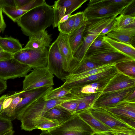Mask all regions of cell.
<instances>
[{
  "label": "cell",
  "instance_id": "cell-1",
  "mask_svg": "<svg viewBox=\"0 0 135 135\" xmlns=\"http://www.w3.org/2000/svg\"><path fill=\"white\" fill-rule=\"evenodd\" d=\"M53 20V6L46 3L28 11L16 22L23 33L30 37L45 30L52 24Z\"/></svg>",
  "mask_w": 135,
  "mask_h": 135
},
{
  "label": "cell",
  "instance_id": "cell-2",
  "mask_svg": "<svg viewBox=\"0 0 135 135\" xmlns=\"http://www.w3.org/2000/svg\"><path fill=\"white\" fill-rule=\"evenodd\" d=\"M43 97L35 101L17 118L21 122V129L31 131L32 124L36 119L44 116L46 112L51 109L63 102L71 101L73 99L71 94L48 101L45 100Z\"/></svg>",
  "mask_w": 135,
  "mask_h": 135
},
{
  "label": "cell",
  "instance_id": "cell-3",
  "mask_svg": "<svg viewBox=\"0 0 135 135\" xmlns=\"http://www.w3.org/2000/svg\"><path fill=\"white\" fill-rule=\"evenodd\" d=\"M51 135H93L94 132L77 114L48 131Z\"/></svg>",
  "mask_w": 135,
  "mask_h": 135
},
{
  "label": "cell",
  "instance_id": "cell-4",
  "mask_svg": "<svg viewBox=\"0 0 135 135\" xmlns=\"http://www.w3.org/2000/svg\"><path fill=\"white\" fill-rule=\"evenodd\" d=\"M54 75L47 67L36 68L25 77L23 90L28 91L38 88L52 86Z\"/></svg>",
  "mask_w": 135,
  "mask_h": 135
},
{
  "label": "cell",
  "instance_id": "cell-5",
  "mask_svg": "<svg viewBox=\"0 0 135 135\" xmlns=\"http://www.w3.org/2000/svg\"><path fill=\"white\" fill-rule=\"evenodd\" d=\"M48 50L44 49L34 50L23 48L13 54V57L20 62L33 69L47 66Z\"/></svg>",
  "mask_w": 135,
  "mask_h": 135
},
{
  "label": "cell",
  "instance_id": "cell-6",
  "mask_svg": "<svg viewBox=\"0 0 135 135\" xmlns=\"http://www.w3.org/2000/svg\"><path fill=\"white\" fill-rule=\"evenodd\" d=\"M135 91V87L117 91L101 93L95 99L91 108H105L126 100Z\"/></svg>",
  "mask_w": 135,
  "mask_h": 135
},
{
  "label": "cell",
  "instance_id": "cell-7",
  "mask_svg": "<svg viewBox=\"0 0 135 135\" xmlns=\"http://www.w3.org/2000/svg\"><path fill=\"white\" fill-rule=\"evenodd\" d=\"M32 68L20 62L13 57L0 61V78L6 80L9 79L25 76Z\"/></svg>",
  "mask_w": 135,
  "mask_h": 135
},
{
  "label": "cell",
  "instance_id": "cell-8",
  "mask_svg": "<svg viewBox=\"0 0 135 135\" xmlns=\"http://www.w3.org/2000/svg\"><path fill=\"white\" fill-rule=\"evenodd\" d=\"M46 67L52 74L63 81H65L69 74L63 69V58L56 40L50 46L48 50Z\"/></svg>",
  "mask_w": 135,
  "mask_h": 135
},
{
  "label": "cell",
  "instance_id": "cell-9",
  "mask_svg": "<svg viewBox=\"0 0 135 135\" xmlns=\"http://www.w3.org/2000/svg\"><path fill=\"white\" fill-rule=\"evenodd\" d=\"M53 89L52 86L41 88L26 91L22 90L21 93L22 99L16 107L13 115L9 119L12 121L17 118L35 101Z\"/></svg>",
  "mask_w": 135,
  "mask_h": 135
},
{
  "label": "cell",
  "instance_id": "cell-10",
  "mask_svg": "<svg viewBox=\"0 0 135 135\" xmlns=\"http://www.w3.org/2000/svg\"><path fill=\"white\" fill-rule=\"evenodd\" d=\"M91 114L111 129H135L126 121L102 108H89Z\"/></svg>",
  "mask_w": 135,
  "mask_h": 135
},
{
  "label": "cell",
  "instance_id": "cell-11",
  "mask_svg": "<svg viewBox=\"0 0 135 135\" xmlns=\"http://www.w3.org/2000/svg\"><path fill=\"white\" fill-rule=\"evenodd\" d=\"M103 109L124 120L135 128V102L124 100L111 107Z\"/></svg>",
  "mask_w": 135,
  "mask_h": 135
},
{
  "label": "cell",
  "instance_id": "cell-12",
  "mask_svg": "<svg viewBox=\"0 0 135 135\" xmlns=\"http://www.w3.org/2000/svg\"><path fill=\"white\" fill-rule=\"evenodd\" d=\"M118 72L114 65L104 71L80 79L65 82L62 85L64 87L69 89L74 86L88 84L111 78Z\"/></svg>",
  "mask_w": 135,
  "mask_h": 135
},
{
  "label": "cell",
  "instance_id": "cell-13",
  "mask_svg": "<svg viewBox=\"0 0 135 135\" xmlns=\"http://www.w3.org/2000/svg\"><path fill=\"white\" fill-rule=\"evenodd\" d=\"M120 13L107 15L87 19L84 32L87 33H94L99 35L102 31L112 22Z\"/></svg>",
  "mask_w": 135,
  "mask_h": 135
},
{
  "label": "cell",
  "instance_id": "cell-14",
  "mask_svg": "<svg viewBox=\"0 0 135 135\" xmlns=\"http://www.w3.org/2000/svg\"><path fill=\"white\" fill-rule=\"evenodd\" d=\"M111 78L88 84L74 86L69 89L71 94L79 97L102 93Z\"/></svg>",
  "mask_w": 135,
  "mask_h": 135
},
{
  "label": "cell",
  "instance_id": "cell-15",
  "mask_svg": "<svg viewBox=\"0 0 135 135\" xmlns=\"http://www.w3.org/2000/svg\"><path fill=\"white\" fill-rule=\"evenodd\" d=\"M63 60V68L69 73L74 57L67 34L60 33L56 40Z\"/></svg>",
  "mask_w": 135,
  "mask_h": 135
},
{
  "label": "cell",
  "instance_id": "cell-16",
  "mask_svg": "<svg viewBox=\"0 0 135 135\" xmlns=\"http://www.w3.org/2000/svg\"><path fill=\"white\" fill-rule=\"evenodd\" d=\"M135 87V78L119 71L109 80L102 92L117 91Z\"/></svg>",
  "mask_w": 135,
  "mask_h": 135
},
{
  "label": "cell",
  "instance_id": "cell-17",
  "mask_svg": "<svg viewBox=\"0 0 135 135\" xmlns=\"http://www.w3.org/2000/svg\"><path fill=\"white\" fill-rule=\"evenodd\" d=\"M52 41L50 36L45 30L29 37V40L25 47L26 49L41 50L50 46Z\"/></svg>",
  "mask_w": 135,
  "mask_h": 135
},
{
  "label": "cell",
  "instance_id": "cell-18",
  "mask_svg": "<svg viewBox=\"0 0 135 135\" xmlns=\"http://www.w3.org/2000/svg\"><path fill=\"white\" fill-rule=\"evenodd\" d=\"M127 7L114 6H87L83 12L85 18L88 19L118 13H121Z\"/></svg>",
  "mask_w": 135,
  "mask_h": 135
},
{
  "label": "cell",
  "instance_id": "cell-19",
  "mask_svg": "<svg viewBox=\"0 0 135 135\" xmlns=\"http://www.w3.org/2000/svg\"><path fill=\"white\" fill-rule=\"evenodd\" d=\"M88 58L91 61L102 65L111 63H115V64L121 61L131 59L118 51L98 54Z\"/></svg>",
  "mask_w": 135,
  "mask_h": 135
},
{
  "label": "cell",
  "instance_id": "cell-20",
  "mask_svg": "<svg viewBox=\"0 0 135 135\" xmlns=\"http://www.w3.org/2000/svg\"><path fill=\"white\" fill-rule=\"evenodd\" d=\"M106 36L133 46L132 44L135 42V28H115L108 33Z\"/></svg>",
  "mask_w": 135,
  "mask_h": 135
},
{
  "label": "cell",
  "instance_id": "cell-21",
  "mask_svg": "<svg viewBox=\"0 0 135 135\" xmlns=\"http://www.w3.org/2000/svg\"><path fill=\"white\" fill-rule=\"evenodd\" d=\"M115 51H118L104 40L103 36L99 35L92 43L84 57L88 58L95 54L104 52Z\"/></svg>",
  "mask_w": 135,
  "mask_h": 135
},
{
  "label": "cell",
  "instance_id": "cell-22",
  "mask_svg": "<svg viewBox=\"0 0 135 135\" xmlns=\"http://www.w3.org/2000/svg\"><path fill=\"white\" fill-rule=\"evenodd\" d=\"M89 109L77 114L90 126L94 133L106 132L111 130L110 128L94 117Z\"/></svg>",
  "mask_w": 135,
  "mask_h": 135
},
{
  "label": "cell",
  "instance_id": "cell-23",
  "mask_svg": "<svg viewBox=\"0 0 135 135\" xmlns=\"http://www.w3.org/2000/svg\"><path fill=\"white\" fill-rule=\"evenodd\" d=\"M104 40L118 51L129 57L135 60V48L131 44L119 41L107 37L103 36Z\"/></svg>",
  "mask_w": 135,
  "mask_h": 135
},
{
  "label": "cell",
  "instance_id": "cell-24",
  "mask_svg": "<svg viewBox=\"0 0 135 135\" xmlns=\"http://www.w3.org/2000/svg\"><path fill=\"white\" fill-rule=\"evenodd\" d=\"M72 115L70 112L59 105L46 112L44 116L57 120L60 124L69 119Z\"/></svg>",
  "mask_w": 135,
  "mask_h": 135
},
{
  "label": "cell",
  "instance_id": "cell-25",
  "mask_svg": "<svg viewBox=\"0 0 135 135\" xmlns=\"http://www.w3.org/2000/svg\"><path fill=\"white\" fill-rule=\"evenodd\" d=\"M86 21L87 19L81 27L68 34L73 54L83 43V36L85 30Z\"/></svg>",
  "mask_w": 135,
  "mask_h": 135
},
{
  "label": "cell",
  "instance_id": "cell-26",
  "mask_svg": "<svg viewBox=\"0 0 135 135\" xmlns=\"http://www.w3.org/2000/svg\"><path fill=\"white\" fill-rule=\"evenodd\" d=\"M94 33H87L83 37V43L73 54L74 58L80 62L84 59L85 54L93 42L99 35Z\"/></svg>",
  "mask_w": 135,
  "mask_h": 135
},
{
  "label": "cell",
  "instance_id": "cell-27",
  "mask_svg": "<svg viewBox=\"0 0 135 135\" xmlns=\"http://www.w3.org/2000/svg\"><path fill=\"white\" fill-rule=\"evenodd\" d=\"M0 47L4 51L12 54L23 49L19 40L11 36L0 37Z\"/></svg>",
  "mask_w": 135,
  "mask_h": 135
},
{
  "label": "cell",
  "instance_id": "cell-28",
  "mask_svg": "<svg viewBox=\"0 0 135 135\" xmlns=\"http://www.w3.org/2000/svg\"><path fill=\"white\" fill-rule=\"evenodd\" d=\"M60 124L56 120L42 116L38 118L33 122L31 131L35 129L49 131Z\"/></svg>",
  "mask_w": 135,
  "mask_h": 135
},
{
  "label": "cell",
  "instance_id": "cell-29",
  "mask_svg": "<svg viewBox=\"0 0 135 135\" xmlns=\"http://www.w3.org/2000/svg\"><path fill=\"white\" fill-rule=\"evenodd\" d=\"M114 66L118 71L135 78V60L129 59L118 62Z\"/></svg>",
  "mask_w": 135,
  "mask_h": 135
},
{
  "label": "cell",
  "instance_id": "cell-30",
  "mask_svg": "<svg viewBox=\"0 0 135 135\" xmlns=\"http://www.w3.org/2000/svg\"><path fill=\"white\" fill-rule=\"evenodd\" d=\"M135 0H90L88 4V7H97L114 6L122 7H127Z\"/></svg>",
  "mask_w": 135,
  "mask_h": 135
},
{
  "label": "cell",
  "instance_id": "cell-31",
  "mask_svg": "<svg viewBox=\"0 0 135 135\" xmlns=\"http://www.w3.org/2000/svg\"><path fill=\"white\" fill-rule=\"evenodd\" d=\"M115 64V63H111L107 65H103L96 68L78 74H69L66 76L65 82H68L80 79L104 71L110 68L114 65Z\"/></svg>",
  "mask_w": 135,
  "mask_h": 135
},
{
  "label": "cell",
  "instance_id": "cell-32",
  "mask_svg": "<svg viewBox=\"0 0 135 135\" xmlns=\"http://www.w3.org/2000/svg\"><path fill=\"white\" fill-rule=\"evenodd\" d=\"M85 57L77 64L69 74H78L102 66Z\"/></svg>",
  "mask_w": 135,
  "mask_h": 135
},
{
  "label": "cell",
  "instance_id": "cell-33",
  "mask_svg": "<svg viewBox=\"0 0 135 135\" xmlns=\"http://www.w3.org/2000/svg\"><path fill=\"white\" fill-rule=\"evenodd\" d=\"M22 91L13 94V97L9 106L2 109L0 112V116L9 119L13 115L15 109L17 104L22 100Z\"/></svg>",
  "mask_w": 135,
  "mask_h": 135
},
{
  "label": "cell",
  "instance_id": "cell-34",
  "mask_svg": "<svg viewBox=\"0 0 135 135\" xmlns=\"http://www.w3.org/2000/svg\"><path fill=\"white\" fill-rule=\"evenodd\" d=\"M115 20V28H135V15H125L122 13Z\"/></svg>",
  "mask_w": 135,
  "mask_h": 135
},
{
  "label": "cell",
  "instance_id": "cell-35",
  "mask_svg": "<svg viewBox=\"0 0 135 135\" xmlns=\"http://www.w3.org/2000/svg\"><path fill=\"white\" fill-rule=\"evenodd\" d=\"M87 1V0H58L55 1L65 8V15L71 14Z\"/></svg>",
  "mask_w": 135,
  "mask_h": 135
},
{
  "label": "cell",
  "instance_id": "cell-36",
  "mask_svg": "<svg viewBox=\"0 0 135 135\" xmlns=\"http://www.w3.org/2000/svg\"><path fill=\"white\" fill-rule=\"evenodd\" d=\"M71 94L70 89L64 87L62 85L60 86L53 89L45 94L43 97L46 101L59 98Z\"/></svg>",
  "mask_w": 135,
  "mask_h": 135
},
{
  "label": "cell",
  "instance_id": "cell-37",
  "mask_svg": "<svg viewBox=\"0 0 135 135\" xmlns=\"http://www.w3.org/2000/svg\"><path fill=\"white\" fill-rule=\"evenodd\" d=\"M2 12L13 22L16 21L27 11L16 8L3 5H0Z\"/></svg>",
  "mask_w": 135,
  "mask_h": 135
},
{
  "label": "cell",
  "instance_id": "cell-38",
  "mask_svg": "<svg viewBox=\"0 0 135 135\" xmlns=\"http://www.w3.org/2000/svg\"><path fill=\"white\" fill-rule=\"evenodd\" d=\"M53 6V20L52 24L54 28L58 27L61 18L65 15V8L58 4L55 1Z\"/></svg>",
  "mask_w": 135,
  "mask_h": 135
},
{
  "label": "cell",
  "instance_id": "cell-39",
  "mask_svg": "<svg viewBox=\"0 0 135 135\" xmlns=\"http://www.w3.org/2000/svg\"><path fill=\"white\" fill-rule=\"evenodd\" d=\"M75 14L71 15L66 21L59 23L58 26L60 33L68 34L71 31L74 26Z\"/></svg>",
  "mask_w": 135,
  "mask_h": 135
},
{
  "label": "cell",
  "instance_id": "cell-40",
  "mask_svg": "<svg viewBox=\"0 0 135 135\" xmlns=\"http://www.w3.org/2000/svg\"><path fill=\"white\" fill-rule=\"evenodd\" d=\"M93 135H135V129H111L107 131L94 133Z\"/></svg>",
  "mask_w": 135,
  "mask_h": 135
},
{
  "label": "cell",
  "instance_id": "cell-41",
  "mask_svg": "<svg viewBox=\"0 0 135 135\" xmlns=\"http://www.w3.org/2000/svg\"><path fill=\"white\" fill-rule=\"evenodd\" d=\"M13 128L10 119L0 116V135H3L13 129Z\"/></svg>",
  "mask_w": 135,
  "mask_h": 135
},
{
  "label": "cell",
  "instance_id": "cell-42",
  "mask_svg": "<svg viewBox=\"0 0 135 135\" xmlns=\"http://www.w3.org/2000/svg\"><path fill=\"white\" fill-rule=\"evenodd\" d=\"M75 14L74 27L71 32L81 27L86 20L83 12H80Z\"/></svg>",
  "mask_w": 135,
  "mask_h": 135
},
{
  "label": "cell",
  "instance_id": "cell-43",
  "mask_svg": "<svg viewBox=\"0 0 135 135\" xmlns=\"http://www.w3.org/2000/svg\"><path fill=\"white\" fill-rule=\"evenodd\" d=\"M46 3L45 1L44 0H31L30 2L19 9L28 11Z\"/></svg>",
  "mask_w": 135,
  "mask_h": 135
},
{
  "label": "cell",
  "instance_id": "cell-44",
  "mask_svg": "<svg viewBox=\"0 0 135 135\" xmlns=\"http://www.w3.org/2000/svg\"><path fill=\"white\" fill-rule=\"evenodd\" d=\"M79 102L75 101L66 102L59 105L60 106L70 112L72 115L74 114Z\"/></svg>",
  "mask_w": 135,
  "mask_h": 135
},
{
  "label": "cell",
  "instance_id": "cell-45",
  "mask_svg": "<svg viewBox=\"0 0 135 135\" xmlns=\"http://www.w3.org/2000/svg\"><path fill=\"white\" fill-rule=\"evenodd\" d=\"M115 18L102 31L99 35L102 36H105L110 31L115 28L116 25Z\"/></svg>",
  "mask_w": 135,
  "mask_h": 135
},
{
  "label": "cell",
  "instance_id": "cell-46",
  "mask_svg": "<svg viewBox=\"0 0 135 135\" xmlns=\"http://www.w3.org/2000/svg\"><path fill=\"white\" fill-rule=\"evenodd\" d=\"M13 54L4 51H0V61L12 59L13 58Z\"/></svg>",
  "mask_w": 135,
  "mask_h": 135
},
{
  "label": "cell",
  "instance_id": "cell-47",
  "mask_svg": "<svg viewBox=\"0 0 135 135\" xmlns=\"http://www.w3.org/2000/svg\"><path fill=\"white\" fill-rule=\"evenodd\" d=\"M2 12V9L0 6V27L1 30L3 32L5 30L6 26L3 18Z\"/></svg>",
  "mask_w": 135,
  "mask_h": 135
},
{
  "label": "cell",
  "instance_id": "cell-48",
  "mask_svg": "<svg viewBox=\"0 0 135 135\" xmlns=\"http://www.w3.org/2000/svg\"><path fill=\"white\" fill-rule=\"evenodd\" d=\"M0 5H5L16 8L14 0H0Z\"/></svg>",
  "mask_w": 135,
  "mask_h": 135
},
{
  "label": "cell",
  "instance_id": "cell-49",
  "mask_svg": "<svg viewBox=\"0 0 135 135\" xmlns=\"http://www.w3.org/2000/svg\"><path fill=\"white\" fill-rule=\"evenodd\" d=\"M16 8L19 9L25 5L31 0H14Z\"/></svg>",
  "mask_w": 135,
  "mask_h": 135
},
{
  "label": "cell",
  "instance_id": "cell-50",
  "mask_svg": "<svg viewBox=\"0 0 135 135\" xmlns=\"http://www.w3.org/2000/svg\"><path fill=\"white\" fill-rule=\"evenodd\" d=\"M7 88L6 80L0 78V95Z\"/></svg>",
  "mask_w": 135,
  "mask_h": 135
},
{
  "label": "cell",
  "instance_id": "cell-51",
  "mask_svg": "<svg viewBox=\"0 0 135 135\" xmlns=\"http://www.w3.org/2000/svg\"><path fill=\"white\" fill-rule=\"evenodd\" d=\"M126 101L135 102V91L132 93L127 98Z\"/></svg>",
  "mask_w": 135,
  "mask_h": 135
},
{
  "label": "cell",
  "instance_id": "cell-52",
  "mask_svg": "<svg viewBox=\"0 0 135 135\" xmlns=\"http://www.w3.org/2000/svg\"><path fill=\"white\" fill-rule=\"evenodd\" d=\"M8 95V94L4 95L0 98V112L2 110L3 103Z\"/></svg>",
  "mask_w": 135,
  "mask_h": 135
},
{
  "label": "cell",
  "instance_id": "cell-53",
  "mask_svg": "<svg viewBox=\"0 0 135 135\" xmlns=\"http://www.w3.org/2000/svg\"><path fill=\"white\" fill-rule=\"evenodd\" d=\"M71 14H68L65 15L63 16L60 20L59 24L60 23L64 22L67 21L71 16Z\"/></svg>",
  "mask_w": 135,
  "mask_h": 135
},
{
  "label": "cell",
  "instance_id": "cell-54",
  "mask_svg": "<svg viewBox=\"0 0 135 135\" xmlns=\"http://www.w3.org/2000/svg\"><path fill=\"white\" fill-rule=\"evenodd\" d=\"M41 133L39 135H51L48 131L46 130L41 131Z\"/></svg>",
  "mask_w": 135,
  "mask_h": 135
},
{
  "label": "cell",
  "instance_id": "cell-55",
  "mask_svg": "<svg viewBox=\"0 0 135 135\" xmlns=\"http://www.w3.org/2000/svg\"><path fill=\"white\" fill-rule=\"evenodd\" d=\"M14 131L12 129L3 135H13L14 134Z\"/></svg>",
  "mask_w": 135,
  "mask_h": 135
},
{
  "label": "cell",
  "instance_id": "cell-56",
  "mask_svg": "<svg viewBox=\"0 0 135 135\" xmlns=\"http://www.w3.org/2000/svg\"><path fill=\"white\" fill-rule=\"evenodd\" d=\"M4 51L0 47V51Z\"/></svg>",
  "mask_w": 135,
  "mask_h": 135
},
{
  "label": "cell",
  "instance_id": "cell-57",
  "mask_svg": "<svg viewBox=\"0 0 135 135\" xmlns=\"http://www.w3.org/2000/svg\"><path fill=\"white\" fill-rule=\"evenodd\" d=\"M1 30L0 27V33L1 32Z\"/></svg>",
  "mask_w": 135,
  "mask_h": 135
},
{
  "label": "cell",
  "instance_id": "cell-58",
  "mask_svg": "<svg viewBox=\"0 0 135 135\" xmlns=\"http://www.w3.org/2000/svg\"><path fill=\"white\" fill-rule=\"evenodd\" d=\"M13 135H14V134H13Z\"/></svg>",
  "mask_w": 135,
  "mask_h": 135
}]
</instances>
